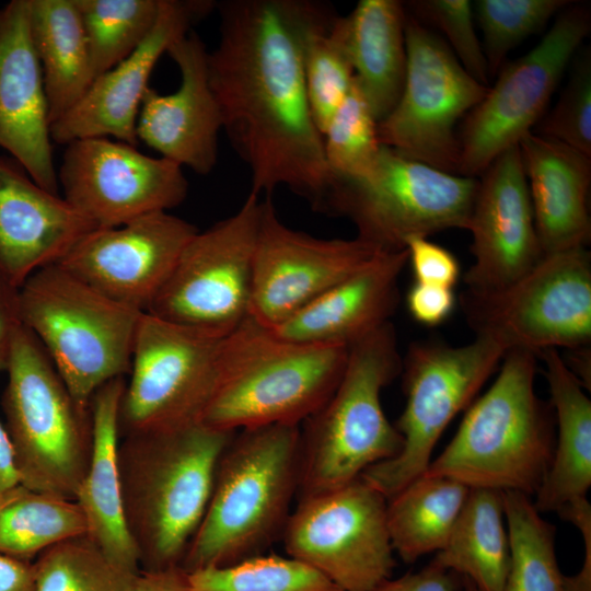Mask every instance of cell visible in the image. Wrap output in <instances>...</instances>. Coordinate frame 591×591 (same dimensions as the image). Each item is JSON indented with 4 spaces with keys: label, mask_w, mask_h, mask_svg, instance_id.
<instances>
[{
    "label": "cell",
    "mask_w": 591,
    "mask_h": 591,
    "mask_svg": "<svg viewBox=\"0 0 591 591\" xmlns=\"http://www.w3.org/2000/svg\"><path fill=\"white\" fill-rule=\"evenodd\" d=\"M27 5L53 125L81 101L95 80L89 44L74 0H27Z\"/></svg>",
    "instance_id": "cell-30"
},
{
    "label": "cell",
    "mask_w": 591,
    "mask_h": 591,
    "mask_svg": "<svg viewBox=\"0 0 591 591\" xmlns=\"http://www.w3.org/2000/svg\"><path fill=\"white\" fill-rule=\"evenodd\" d=\"M386 507L387 498L361 476L298 499L281 536L287 556L343 591H370L396 566Z\"/></svg>",
    "instance_id": "cell-15"
},
{
    "label": "cell",
    "mask_w": 591,
    "mask_h": 591,
    "mask_svg": "<svg viewBox=\"0 0 591 591\" xmlns=\"http://www.w3.org/2000/svg\"><path fill=\"white\" fill-rule=\"evenodd\" d=\"M510 542V567L502 591H563L556 552V528L535 508L533 499L503 493Z\"/></svg>",
    "instance_id": "cell-34"
},
{
    "label": "cell",
    "mask_w": 591,
    "mask_h": 591,
    "mask_svg": "<svg viewBox=\"0 0 591 591\" xmlns=\"http://www.w3.org/2000/svg\"><path fill=\"white\" fill-rule=\"evenodd\" d=\"M406 264V250L380 252L358 271L270 329L294 343L349 347L391 322L399 300L398 279Z\"/></svg>",
    "instance_id": "cell-25"
},
{
    "label": "cell",
    "mask_w": 591,
    "mask_h": 591,
    "mask_svg": "<svg viewBox=\"0 0 591 591\" xmlns=\"http://www.w3.org/2000/svg\"><path fill=\"white\" fill-rule=\"evenodd\" d=\"M345 19L355 80L378 123L397 103L406 73V9L397 0H360Z\"/></svg>",
    "instance_id": "cell-29"
},
{
    "label": "cell",
    "mask_w": 591,
    "mask_h": 591,
    "mask_svg": "<svg viewBox=\"0 0 591 591\" xmlns=\"http://www.w3.org/2000/svg\"><path fill=\"white\" fill-rule=\"evenodd\" d=\"M420 23L439 31L440 37L462 67L478 82L488 84V66L468 0H416L404 4Z\"/></svg>",
    "instance_id": "cell-41"
},
{
    "label": "cell",
    "mask_w": 591,
    "mask_h": 591,
    "mask_svg": "<svg viewBox=\"0 0 591 591\" xmlns=\"http://www.w3.org/2000/svg\"><path fill=\"white\" fill-rule=\"evenodd\" d=\"M33 563L0 554V591H34Z\"/></svg>",
    "instance_id": "cell-49"
},
{
    "label": "cell",
    "mask_w": 591,
    "mask_h": 591,
    "mask_svg": "<svg viewBox=\"0 0 591 591\" xmlns=\"http://www.w3.org/2000/svg\"><path fill=\"white\" fill-rule=\"evenodd\" d=\"M125 379L102 385L90 402L91 448L74 500L88 524L86 535L123 571L137 576L140 555L129 531L119 467V409Z\"/></svg>",
    "instance_id": "cell-26"
},
{
    "label": "cell",
    "mask_w": 591,
    "mask_h": 591,
    "mask_svg": "<svg viewBox=\"0 0 591 591\" xmlns=\"http://www.w3.org/2000/svg\"><path fill=\"white\" fill-rule=\"evenodd\" d=\"M34 591H129L136 576L115 566L88 535L38 555Z\"/></svg>",
    "instance_id": "cell-37"
},
{
    "label": "cell",
    "mask_w": 591,
    "mask_h": 591,
    "mask_svg": "<svg viewBox=\"0 0 591 591\" xmlns=\"http://www.w3.org/2000/svg\"><path fill=\"white\" fill-rule=\"evenodd\" d=\"M234 432L198 421L119 445L125 517L143 570L181 567Z\"/></svg>",
    "instance_id": "cell-3"
},
{
    "label": "cell",
    "mask_w": 591,
    "mask_h": 591,
    "mask_svg": "<svg viewBox=\"0 0 591 591\" xmlns=\"http://www.w3.org/2000/svg\"><path fill=\"white\" fill-rule=\"evenodd\" d=\"M461 587L462 577L430 563L418 572L390 577L370 591H457Z\"/></svg>",
    "instance_id": "cell-46"
},
{
    "label": "cell",
    "mask_w": 591,
    "mask_h": 591,
    "mask_svg": "<svg viewBox=\"0 0 591 591\" xmlns=\"http://www.w3.org/2000/svg\"><path fill=\"white\" fill-rule=\"evenodd\" d=\"M323 141L333 177H361L374 166L382 148L378 120L356 80L331 117Z\"/></svg>",
    "instance_id": "cell-39"
},
{
    "label": "cell",
    "mask_w": 591,
    "mask_h": 591,
    "mask_svg": "<svg viewBox=\"0 0 591 591\" xmlns=\"http://www.w3.org/2000/svg\"><path fill=\"white\" fill-rule=\"evenodd\" d=\"M470 490L454 478L425 473L387 499L389 534L403 561L444 547Z\"/></svg>",
    "instance_id": "cell-32"
},
{
    "label": "cell",
    "mask_w": 591,
    "mask_h": 591,
    "mask_svg": "<svg viewBox=\"0 0 591 591\" xmlns=\"http://www.w3.org/2000/svg\"><path fill=\"white\" fill-rule=\"evenodd\" d=\"M22 325L20 288L0 274V348L9 345L12 336Z\"/></svg>",
    "instance_id": "cell-48"
},
{
    "label": "cell",
    "mask_w": 591,
    "mask_h": 591,
    "mask_svg": "<svg viewBox=\"0 0 591 591\" xmlns=\"http://www.w3.org/2000/svg\"><path fill=\"white\" fill-rule=\"evenodd\" d=\"M536 358L521 349L505 355L491 386L468 406L426 474L454 478L471 489L535 496L555 448L553 408L535 392Z\"/></svg>",
    "instance_id": "cell-4"
},
{
    "label": "cell",
    "mask_w": 591,
    "mask_h": 591,
    "mask_svg": "<svg viewBox=\"0 0 591 591\" xmlns=\"http://www.w3.org/2000/svg\"><path fill=\"white\" fill-rule=\"evenodd\" d=\"M402 358L391 322L349 346L335 391L300 426L298 499L345 486L401 452L381 392L401 374Z\"/></svg>",
    "instance_id": "cell-6"
},
{
    "label": "cell",
    "mask_w": 591,
    "mask_h": 591,
    "mask_svg": "<svg viewBox=\"0 0 591 591\" xmlns=\"http://www.w3.org/2000/svg\"><path fill=\"white\" fill-rule=\"evenodd\" d=\"M590 28L587 5L569 4L535 47L501 67L457 136L459 175L480 176L498 155L532 132Z\"/></svg>",
    "instance_id": "cell-13"
},
{
    "label": "cell",
    "mask_w": 591,
    "mask_h": 591,
    "mask_svg": "<svg viewBox=\"0 0 591 591\" xmlns=\"http://www.w3.org/2000/svg\"><path fill=\"white\" fill-rule=\"evenodd\" d=\"M86 533L85 517L74 499L21 484L0 497V554L30 561L47 548Z\"/></svg>",
    "instance_id": "cell-33"
},
{
    "label": "cell",
    "mask_w": 591,
    "mask_h": 591,
    "mask_svg": "<svg viewBox=\"0 0 591 591\" xmlns=\"http://www.w3.org/2000/svg\"><path fill=\"white\" fill-rule=\"evenodd\" d=\"M50 126L27 0H12L0 9V148L39 186L59 195Z\"/></svg>",
    "instance_id": "cell-23"
},
{
    "label": "cell",
    "mask_w": 591,
    "mask_h": 591,
    "mask_svg": "<svg viewBox=\"0 0 591 591\" xmlns=\"http://www.w3.org/2000/svg\"><path fill=\"white\" fill-rule=\"evenodd\" d=\"M4 371V426L20 484L74 499L90 457V409L76 402L42 344L24 325L9 343Z\"/></svg>",
    "instance_id": "cell-8"
},
{
    "label": "cell",
    "mask_w": 591,
    "mask_h": 591,
    "mask_svg": "<svg viewBox=\"0 0 591 591\" xmlns=\"http://www.w3.org/2000/svg\"><path fill=\"white\" fill-rule=\"evenodd\" d=\"M210 0H161L157 23L126 59L99 76L81 101L50 127L51 140L67 144L113 137L137 147L136 125L150 76L161 58L192 26L216 9Z\"/></svg>",
    "instance_id": "cell-21"
},
{
    "label": "cell",
    "mask_w": 591,
    "mask_h": 591,
    "mask_svg": "<svg viewBox=\"0 0 591 591\" xmlns=\"http://www.w3.org/2000/svg\"><path fill=\"white\" fill-rule=\"evenodd\" d=\"M262 202L250 193L236 212L198 231L146 313L215 338L250 316Z\"/></svg>",
    "instance_id": "cell-12"
},
{
    "label": "cell",
    "mask_w": 591,
    "mask_h": 591,
    "mask_svg": "<svg viewBox=\"0 0 591 591\" xmlns=\"http://www.w3.org/2000/svg\"><path fill=\"white\" fill-rule=\"evenodd\" d=\"M507 352L485 335L462 346L436 339L413 343L402 358L406 402L395 424L403 438L402 450L366 470L361 477L389 499L421 476L445 428L472 404Z\"/></svg>",
    "instance_id": "cell-10"
},
{
    "label": "cell",
    "mask_w": 591,
    "mask_h": 591,
    "mask_svg": "<svg viewBox=\"0 0 591 591\" xmlns=\"http://www.w3.org/2000/svg\"><path fill=\"white\" fill-rule=\"evenodd\" d=\"M405 250L415 282L451 289L456 285L460 278V264L449 250L425 236L409 237Z\"/></svg>",
    "instance_id": "cell-43"
},
{
    "label": "cell",
    "mask_w": 591,
    "mask_h": 591,
    "mask_svg": "<svg viewBox=\"0 0 591 591\" xmlns=\"http://www.w3.org/2000/svg\"><path fill=\"white\" fill-rule=\"evenodd\" d=\"M198 232L169 211L94 229L58 263L112 300L146 312Z\"/></svg>",
    "instance_id": "cell-19"
},
{
    "label": "cell",
    "mask_w": 591,
    "mask_h": 591,
    "mask_svg": "<svg viewBox=\"0 0 591 591\" xmlns=\"http://www.w3.org/2000/svg\"><path fill=\"white\" fill-rule=\"evenodd\" d=\"M478 179L448 173L382 146L361 177H334L321 211L348 218L357 237L380 252L412 236L467 229Z\"/></svg>",
    "instance_id": "cell-9"
},
{
    "label": "cell",
    "mask_w": 591,
    "mask_h": 591,
    "mask_svg": "<svg viewBox=\"0 0 591 591\" xmlns=\"http://www.w3.org/2000/svg\"><path fill=\"white\" fill-rule=\"evenodd\" d=\"M129 591H194L182 567L163 570H140Z\"/></svg>",
    "instance_id": "cell-47"
},
{
    "label": "cell",
    "mask_w": 591,
    "mask_h": 591,
    "mask_svg": "<svg viewBox=\"0 0 591 591\" xmlns=\"http://www.w3.org/2000/svg\"><path fill=\"white\" fill-rule=\"evenodd\" d=\"M406 304L415 321L437 326L452 313L455 297L451 288L415 282L407 292Z\"/></svg>",
    "instance_id": "cell-44"
},
{
    "label": "cell",
    "mask_w": 591,
    "mask_h": 591,
    "mask_svg": "<svg viewBox=\"0 0 591 591\" xmlns=\"http://www.w3.org/2000/svg\"><path fill=\"white\" fill-rule=\"evenodd\" d=\"M95 79L130 56L153 30L161 0H74Z\"/></svg>",
    "instance_id": "cell-36"
},
{
    "label": "cell",
    "mask_w": 591,
    "mask_h": 591,
    "mask_svg": "<svg viewBox=\"0 0 591 591\" xmlns=\"http://www.w3.org/2000/svg\"><path fill=\"white\" fill-rule=\"evenodd\" d=\"M405 40L404 85L393 109L378 123L380 142L408 159L457 174L455 125L488 86L462 67L434 31L407 11Z\"/></svg>",
    "instance_id": "cell-14"
},
{
    "label": "cell",
    "mask_w": 591,
    "mask_h": 591,
    "mask_svg": "<svg viewBox=\"0 0 591 591\" xmlns=\"http://www.w3.org/2000/svg\"><path fill=\"white\" fill-rule=\"evenodd\" d=\"M57 173L62 197L97 229L169 211L188 193L183 167L107 137L67 143Z\"/></svg>",
    "instance_id": "cell-17"
},
{
    "label": "cell",
    "mask_w": 591,
    "mask_h": 591,
    "mask_svg": "<svg viewBox=\"0 0 591 591\" xmlns=\"http://www.w3.org/2000/svg\"><path fill=\"white\" fill-rule=\"evenodd\" d=\"M468 227L473 264L466 290L491 292L512 283L543 257L519 144L480 175Z\"/></svg>",
    "instance_id": "cell-20"
},
{
    "label": "cell",
    "mask_w": 591,
    "mask_h": 591,
    "mask_svg": "<svg viewBox=\"0 0 591 591\" xmlns=\"http://www.w3.org/2000/svg\"><path fill=\"white\" fill-rule=\"evenodd\" d=\"M221 340L143 312L119 409L126 436L200 421L215 390Z\"/></svg>",
    "instance_id": "cell-16"
},
{
    "label": "cell",
    "mask_w": 591,
    "mask_h": 591,
    "mask_svg": "<svg viewBox=\"0 0 591 591\" xmlns=\"http://www.w3.org/2000/svg\"><path fill=\"white\" fill-rule=\"evenodd\" d=\"M556 513L579 530L584 545L582 567L573 576H563V591H591V505L582 497L565 503Z\"/></svg>",
    "instance_id": "cell-45"
},
{
    "label": "cell",
    "mask_w": 591,
    "mask_h": 591,
    "mask_svg": "<svg viewBox=\"0 0 591 591\" xmlns=\"http://www.w3.org/2000/svg\"><path fill=\"white\" fill-rule=\"evenodd\" d=\"M94 229L62 196L0 155V274L11 283L20 288L38 269L59 263Z\"/></svg>",
    "instance_id": "cell-24"
},
{
    "label": "cell",
    "mask_w": 591,
    "mask_h": 591,
    "mask_svg": "<svg viewBox=\"0 0 591 591\" xmlns=\"http://www.w3.org/2000/svg\"><path fill=\"white\" fill-rule=\"evenodd\" d=\"M302 55L312 116L323 135L355 80L344 16L331 8L317 19L306 31Z\"/></svg>",
    "instance_id": "cell-35"
},
{
    "label": "cell",
    "mask_w": 591,
    "mask_h": 591,
    "mask_svg": "<svg viewBox=\"0 0 591 591\" xmlns=\"http://www.w3.org/2000/svg\"><path fill=\"white\" fill-rule=\"evenodd\" d=\"M431 564L468 579L478 591H502L510 567L503 491L472 488Z\"/></svg>",
    "instance_id": "cell-31"
},
{
    "label": "cell",
    "mask_w": 591,
    "mask_h": 591,
    "mask_svg": "<svg viewBox=\"0 0 591 591\" xmlns=\"http://www.w3.org/2000/svg\"><path fill=\"white\" fill-rule=\"evenodd\" d=\"M568 0H478L475 15L483 33L489 76L506 63L508 54L525 38L542 31L567 8Z\"/></svg>",
    "instance_id": "cell-40"
},
{
    "label": "cell",
    "mask_w": 591,
    "mask_h": 591,
    "mask_svg": "<svg viewBox=\"0 0 591 591\" xmlns=\"http://www.w3.org/2000/svg\"><path fill=\"white\" fill-rule=\"evenodd\" d=\"M378 251L358 239H320L286 225L269 198L262 202L250 316L274 328L348 278Z\"/></svg>",
    "instance_id": "cell-18"
},
{
    "label": "cell",
    "mask_w": 591,
    "mask_h": 591,
    "mask_svg": "<svg viewBox=\"0 0 591 591\" xmlns=\"http://www.w3.org/2000/svg\"><path fill=\"white\" fill-rule=\"evenodd\" d=\"M462 588L464 591H478L475 586L466 578L462 577Z\"/></svg>",
    "instance_id": "cell-51"
},
{
    "label": "cell",
    "mask_w": 591,
    "mask_h": 591,
    "mask_svg": "<svg viewBox=\"0 0 591 591\" xmlns=\"http://www.w3.org/2000/svg\"><path fill=\"white\" fill-rule=\"evenodd\" d=\"M460 304L475 334L494 338L507 351L521 349L537 356L551 348L590 346V252L576 247L543 255L502 289L465 290Z\"/></svg>",
    "instance_id": "cell-11"
},
{
    "label": "cell",
    "mask_w": 591,
    "mask_h": 591,
    "mask_svg": "<svg viewBox=\"0 0 591 591\" xmlns=\"http://www.w3.org/2000/svg\"><path fill=\"white\" fill-rule=\"evenodd\" d=\"M300 426L236 430L216 470L210 499L181 567H224L281 538L298 497Z\"/></svg>",
    "instance_id": "cell-2"
},
{
    "label": "cell",
    "mask_w": 591,
    "mask_h": 591,
    "mask_svg": "<svg viewBox=\"0 0 591 591\" xmlns=\"http://www.w3.org/2000/svg\"><path fill=\"white\" fill-rule=\"evenodd\" d=\"M8 348H0V372L5 370ZM20 484L15 466L13 448L5 429L0 421V497Z\"/></svg>",
    "instance_id": "cell-50"
},
{
    "label": "cell",
    "mask_w": 591,
    "mask_h": 591,
    "mask_svg": "<svg viewBox=\"0 0 591 591\" xmlns=\"http://www.w3.org/2000/svg\"><path fill=\"white\" fill-rule=\"evenodd\" d=\"M166 54L178 68L179 86L170 94L147 89L137 118V138L161 158L207 175L217 165L222 130L220 108L208 76V50L192 30L173 43Z\"/></svg>",
    "instance_id": "cell-22"
},
{
    "label": "cell",
    "mask_w": 591,
    "mask_h": 591,
    "mask_svg": "<svg viewBox=\"0 0 591 591\" xmlns=\"http://www.w3.org/2000/svg\"><path fill=\"white\" fill-rule=\"evenodd\" d=\"M331 8L312 0L217 2L220 36L207 56L222 130L251 172L250 193L287 187L320 211L333 175L302 50L306 31Z\"/></svg>",
    "instance_id": "cell-1"
},
{
    "label": "cell",
    "mask_w": 591,
    "mask_h": 591,
    "mask_svg": "<svg viewBox=\"0 0 591 591\" xmlns=\"http://www.w3.org/2000/svg\"><path fill=\"white\" fill-rule=\"evenodd\" d=\"M537 356L545 364L555 418L553 460L532 498L543 513L556 512L565 503L587 497L591 486V401L557 349H545Z\"/></svg>",
    "instance_id": "cell-28"
},
{
    "label": "cell",
    "mask_w": 591,
    "mask_h": 591,
    "mask_svg": "<svg viewBox=\"0 0 591 591\" xmlns=\"http://www.w3.org/2000/svg\"><path fill=\"white\" fill-rule=\"evenodd\" d=\"M348 350L286 340L247 316L220 343L216 385L200 422L224 431L301 426L335 391Z\"/></svg>",
    "instance_id": "cell-5"
},
{
    "label": "cell",
    "mask_w": 591,
    "mask_h": 591,
    "mask_svg": "<svg viewBox=\"0 0 591 591\" xmlns=\"http://www.w3.org/2000/svg\"><path fill=\"white\" fill-rule=\"evenodd\" d=\"M22 324L42 344L76 402L129 373L143 312L97 291L60 264L38 269L20 287Z\"/></svg>",
    "instance_id": "cell-7"
},
{
    "label": "cell",
    "mask_w": 591,
    "mask_h": 591,
    "mask_svg": "<svg viewBox=\"0 0 591 591\" xmlns=\"http://www.w3.org/2000/svg\"><path fill=\"white\" fill-rule=\"evenodd\" d=\"M553 109L536 124V134L591 158V55L583 50Z\"/></svg>",
    "instance_id": "cell-42"
},
{
    "label": "cell",
    "mask_w": 591,
    "mask_h": 591,
    "mask_svg": "<svg viewBox=\"0 0 591 591\" xmlns=\"http://www.w3.org/2000/svg\"><path fill=\"white\" fill-rule=\"evenodd\" d=\"M187 575L194 591H343L322 573L290 556L260 554Z\"/></svg>",
    "instance_id": "cell-38"
},
{
    "label": "cell",
    "mask_w": 591,
    "mask_h": 591,
    "mask_svg": "<svg viewBox=\"0 0 591 591\" xmlns=\"http://www.w3.org/2000/svg\"><path fill=\"white\" fill-rule=\"evenodd\" d=\"M519 150L543 255L586 247L591 158L534 132L521 139Z\"/></svg>",
    "instance_id": "cell-27"
}]
</instances>
